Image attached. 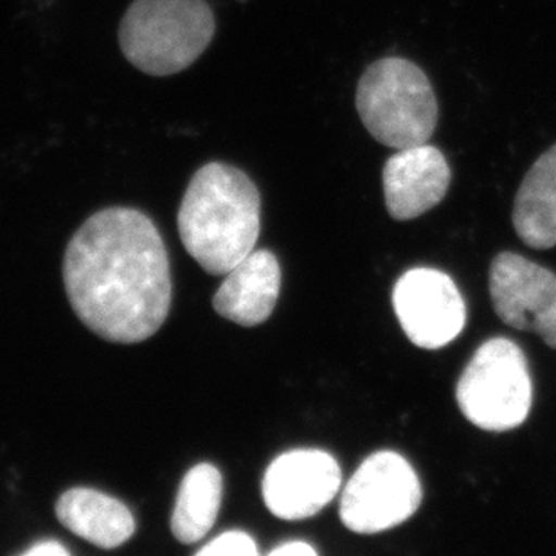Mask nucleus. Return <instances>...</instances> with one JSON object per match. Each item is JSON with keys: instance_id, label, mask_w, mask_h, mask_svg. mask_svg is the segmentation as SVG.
I'll list each match as a JSON object with an SVG mask.
<instances>
[{"instance_id": "nucleus-1", "label": "nucleus", "mask_w": 556, "mask_h": 556, "mask_svg": "<svg viewBox=\"0 0 556 556\" xmlns=\"http://www.w3.org/2000/svg\"><path fill=\"white\" fill-rule=\"evenodd\" d=\"M63 283L79 320L119 344L155 336L174 292L163 237L131 207H109L79 227L65 251Z\"/></svg>"}, {"instance_id": "nucleus-2", "label": "nucleus", "mask_w": 556, "mask_h": 556, "mask_svg": "<svg viewBox=\"0 0 556 556\" xmlns=\"http://www.w3.org/2000/svg\"><path fill=\"white\" fill-rule=\"evenodd\" d=\"M260 210V191L248 174L231 164H205L180 204V240L205 273L224 276L256 248Z\"/></svg>"}, {"instance_id": "nucleus-3", "label": "nucleus", "mask_w": 556, "mask_h": 556, "mask_svg": "<svg viewBox=\"0 0 556 556\" xmlns=\"http://www.w3.org/2000/svg\"><path fill=\"white\" fill-rule=\"evenodd\" d=\"M355 105L372 139L394 150L426 144L440 119L431 79L402 56L368 65L358 79Z\"/></svg>"}, {"instance_id": "nucleus-4", "label": "nucleus", "mask_w": 556, "mask_h": 556, "mask_svg": "<svg viewBox=\"0 0 556 556\" xmlns=\"http://www.w3.org/2000/svg\"><path fill=\"white\" fill-rule=\"evenodd\" d=\"M215 31L205 0H136L123 16L119 46L142 73L169 76L197 62Z\"/></svg>"}, {"instance_id": "nucleus-5", "label": "nucleus", "mask_w": 556, "mask_h": 556, "mask_svg": "<svg viewBox=\"0 0 556 556\" xmlns=\"http://www.w3.org/2000/svg\"><path fill=\"white\" fill-rule=\"evenodd\" d=\"M456 400L470 424L506 432L525 424L533 405V382L525 352L495 337L479 346L457 382Z\"/></svg>"}, {"instance_id": "nucleus-6", "label": "nucleus", "mask_w": 556, "mask_h": 556, "mask_svg": "<svg viewBox=\"0 0 556 556\" xmlns=\"http://www.w3.org/2000/svg\"><path fill=\"white\" fill-rule=\"evenodd\" d=\"M421 504L415 468L396 452H375L348 481L341 497V520L358 535H375L410 519Z\"/></svg>"}, {"instance_id": "nucleus-7", "label": "nucleus", "mask_w": 556, "mask_h": 556, "mask_svg": "<svg viewBox=\"0 0 556 556\" xmlns=\"http://www.w3.org/2000/svg\"><path fill=\"white\" fill-rule=\"evenodd\" d=\"M394 314L415 346L440 350L459 337L467 306L451 276L435 268H410L393 290Z\"/></svg>"}, {"instance_id": "nucleus-8", "label": "nucleus", "mask_w": 556, "mask_h": 556, "mask_svg": "<svg viewBox=\"0 0 556 556\" xmlns=\"http://www.w3.org/2000/svg\"><path fill=\"white\" fill-rule=\"evenodd\" d=\"M490 295L498 319L533 331L556 350V274L514 252H501L490 267Z\"/></svg>"}, {"instance_id": "nucleus-9", "label": "nucleus", "mask_w": 556, "mask_h": 556, "mask_svg": "<svg viewBox=\"0 0 556 556\" xmlns=\"http://www.w3.org/2000/svg\"><path fill=\"white\" fill-rule=\"evenodd\" d=\"M341 483L336 457L317 448H298L285 452L268 465L262 484L263 501L278 519H308L333 501Z\"/></svg>"}, {"instance_id": "nucleus-10", "label": "nucleus", "mask_w": 556, "mask_h": 556, "mask_svg": "<svg viewBox=\"0 0 556 556\" xmlns=\"http://www.w3.org/2000/svg\"><path fill=\"white\" fill-rule=\"evenodd\" d=\"M452 172L440 148L429 142L402 148L383 166V199L389 215L405 222L426 215L451 188Z\"/></svg>"}, {"instance_id": "nucleus-11", "label": "nucleus", "mask_w": 556, "mask_h": 556, "mask_svg": "<svg viewBox=\"0 0 556 556\" xmlns=\"http://www.w3.org/2000/svg\"><path fill=\"white\" fill-rule=\"evenodd\" d=\"M226 276L213 298L216 314L248 328L265 323L281 290L278 257L265 249L252 251Z\"/></svg>"}, {"instance_id": "nucleus-12", "label": "nucleus", "mask_w": 556, "mask_h": 556, "mask_svg": "<svg viewBox=\"0 0 556 556\" xmlns=\"http://www.w3.org/2000/svg\"><path fill=\"white\" fill-rule=\"evenodd\" d=\"M56 517L74 535L101 549L123 546L136 531L130 509L100 490H67L56 503Z\"/></svg>"}, {"instance_id": "nucleus-13", "label": "nucleus", "mask_w": 556, "mask_h": 556, "mask_svg": "<svg viewBox=\"0 0 556 556\" xmlns=\"http://www.w3.org/2000/svg\"><path fill=\"white\" fill-rule=\"evenodd\" d=\"M517 237L531 249L556 245V144L526 174L514 205Z\"/></svg>"}, {"instance_id": "nucleus-14", "label": "nucleus", "mask_w": 556, "mask_h": 556, "mask_svg": "<svg viewBox=\"0 0 556 556\" xmlns=\"http://www.w3.org/2000/svg\"><path fill=\"white\" fill-rule=\"evenodd\" d=\"M222 492L220 470L210 463L194 465L186 473L172 515V531L177 541L194 544L210 533L220 511Z\"/></svg>"}, {"instance_id": "nucleus-15", "label": "nucleus", "mask_w": 556, "mask_h": 556, "mask_svg": "<svg viewBox=\"0 0 556 556\" xmlns=\"http://www.w3.org/2000/svg\"><path fill=\"white\" fill-rule=\"evenodd\" d=\"M197 555L254 556L257 555V547L254 539L245 531H227V533L216 536L215 541L210 542L207 546L202 547Z\"/></svg>"}, {"instance_id": "nucleus-16", "label": "nucleus", "mask_w": 556, "mask_h": 556, "mask_svg": "<svg viewBox=\"0 0 556 556\" xmlns=\"http://www.w3.org/2000/svg\"><path fill=\"white\" fill-rule=\"evenodd\" d=\"M26 556H67L68 549L56 541L38 542L37 546L29 547L24 552Z\"/></svg>"}, {"instance_id": "nucleus-17", "label": "nucleus", "mask_w": 556, "mask_h": 556, "mask_svg": "<svg viewBox=\"0 0 556 556\" xmlns=\"http://www.w3.org/2000/svg\"><path fill=\"white\" fill-rule=\"evenodd\" d=\"M270 556H290V555H298V556H314L317 555V552H315L314 547L309 546V544H306V542H289V544H283V546L276 547V549H273V552L268 553Z\"/></svg>"}]
</instances>
